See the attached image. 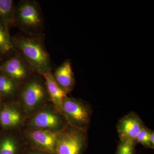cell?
Returning <instances> with one entry per match:
<instances>
[{
  "label": "cell",
  "mask_w": 154,
  "mask_h": 154,
  "mask_svg": "<svg viewBox=\"0 0 154 154\" xmlns=\"http://www.w3.org/2000/svg\"><path fill=\"white\" fill-rule=\"evenodd\" d=\"M43 35L18 34L12 36V42L16 51L25 58L36 73L42 75L52 71L51 61L48 52Z\"/></svg>",
  "instance_id": "cell-1"
},
{
  "label": "cell",
  "mask_w": 154,
  "mask_h": 154,
  "mask_svg": "<svg viewBox=\"0 0 154 154\" xmlns=\"http://www.w3.org/2000/svg\"><path fill=\"white\" fill-rule=\"evenodd\" d=\"M18 101L28 117L51 102L41 75L35 73L21 85Z\"/></svg>",
  "instance_id": "cell-2"
},
{
  "label": "cell",
  "mask_w": 154,
  "mask_h": 154,
  "mask_svg": "<svg viewBox=\"0 0 154 154\" xmlns=\"http://www.w3.org/2000/svg\"><path fill=\"white\" fill-rule=\"evenodd\" d=\"M14 26L24 34L42 35L44 20L39 3L34 0L20 1L16 5Z\"/></svg>",
  "instance_id": "cell-3"
},
{
  "label": "cell",
  "mask_w": 154,
  "mask_h": 154,
  "mask_svg": "<svg viewBox=\"0 0 154 154\" xmlns=\"http://www.w3.org/2000/svg\"><path fill=\"white\" fill-rule=\"evenodd\" d=\"M68 125L63 113L49 102L28 116L22 131L43 130L59 133Z\"/></svg>",
  "instance_id": "cell-4"
},
{
  "label": "cell",
  "mask_w": 154,
  "mask_h": 154,
  "mask_svg": "<svg viewBox=\"0 0 154 154\" xmlns=\"http://www.w3.org/2000/svg\"><path fill=\"white\" fill-rule=\"evenodd\" d=\"M61 113L69 125L88 132L93 113L91 105L88 102L67 96L63 102Z\"/></svg>",
  "instance_id": "cell-5"
},
{
  "label": "cell",
  "mask_w": 154,
  "mask_h": 154,
  "mask_svg": "<svg viewBox=\"0 0 154 154\" xmlns=\"http://www.w3.org/2000/svg\"><path fill=\"white\" fill-rule=\"evenodd\" d=\"M88 143V132L68 125L59 133L55 154H82Z\"/></svg>",
  "instance_id": "cell-6"
},
{
  "label": "cell",
  "mask_w": 154,
  "mask_h": 154,
  "mask_svg": "<svg viewBox=\"0 0 154 154\" xmlns=\"http://www.w3.org/2000/svg\"><path fill=\"white\" fill-rule=\"evenodd\" d=\"M0 72L20 85L25 82L35 73L25 58L17 51L0 64Z\"/></svg>",
  "instance_id": "cell-7"
},
{
  "label": "cell",
  "mask_w": 154,
  "mask_h": 154,
  "mask_svg": "<svg viewBox=\"0 0 154 154\" xmlns=\"http://www.w3.org/2000/svg\"><path fill=\"white\" fill-rule=\"evenodd\" d=\"M28 116L18 101L6 102L0 111L2 129L22 130Z\"/></svg>",
  "instance_id": "cell-8"
},
{
  "label": "cell",
  "mask_w": 154,
  "mask_h": 154,
  "mask_svg": "<svg viewBox=\"0 0 154 154\" xmlns=\"http://www.w3.org/2000/svg\"><path fill=\"white\" fill-rule=\"evenodd\" d=\"M59 133L43 130L22 131L23 136L28 145L49 154H55Z\"/></svg>",
  "instance_id": "cell-9"
},
{
  "label": "cell",
  "mask_w": 154,
  "mask_h": 154,
  "mask_svg": "<svg viewBox=\"0 0 154 154\" xmlns=\"http://www.w3.org/2000/svg\"><path fill=\"white\" fill-rule=\"evenodd\" d=\"M2 130L0 134V154H20L21 152H23L27 143L22 131Z\"/></svg>",
  "instance_id": "cell-10"
},
{
  "label": "cell",
  "mask_w": 154,
  "mask_h": 154,
  "mask_svg": "<svg viewBox=\"0 0 154 154\" xmlns=\"http://www.w3.org/2000/svg\"><path fill=\"white\" fill-rule=\"evenodd\" d=\"M144 126L140 116L134 112H130L119 121L117 130L120 140L135 142L136 138Z\"/></svg>",
  "instance_id": "cell-11"
},
{
  "label": "cell",
  "mask_w": 154,
  "mask_h": 154,
  "mask_svg": "<svg viewBox=\"0 0 154 154\" xmlns=\"http://www.w3.org/2000/svg\"><path fill=\"white\" fill-rule=\"evenodd\" d=\"M52 74L56 82L67 94L73 91L75 80L70 60H66Z\"/></svg>",
  "instance_id": "cell-12"
},
{
  "label": "cell",
  "mask_w": 154,
  "mask_h": 154,
  "mask_svg": "<svg viewBox=\"0 0 154 154\" xmlns=\"http://www.w3.org/2000/svg\"><path fill=\"white\" fill-rule=\"evenodd\" d=\"M44 78L51 102L59 111L61 112V107L65 97L67 94L60 87L54 80L52 71L42 75Z\"/></svg>",
  "instance_id": "cell-13"
},
{
  "label": "cell",
  "mask_w": 154,
  "mask_h": 154,
  "mask_svg": "<svg viewBox=\"0 0 154 154\" xmlns=\"http://www.w3.org/2000/svg\"><path fill=\"white\" fill-rule=\"evenodd\" d=\"M21 86L0 72V96L5 102L18 101Z\"/></svg>",
  "instance_id": "cell-14"
},
{
  "label": "cell",
  "mask_w": 154,
  "mask_h": 154,
  "mask_svg": "<svg viewBox=\"0 0 154 154\" xmlns=\"http://www.w3.org/2000/svg\"><path fill=\"white\" fill-rule=\"evenodd\" d=\"M9 27L0 19V53L3 57H11L17 52L12 42V36L10 35Z\"/></svg>",
  "instance_id": "cell-15"
},
{
  "label": "cell",
  "mask_w": 154,
  "mask_h": 154,
  "mask_svg": "<svg viewBox=\"0 0 154 154\" xmlns=\"http://www.w3.org/2000/svg\"><path fill=\"white\" fill-rule=\"evenodd\" d=\"M15 9L13 0H0V19L9 27L14 26Z\"/></svg>",
  "instance_id": "cell-16"
},
{
  "label": "cell",
  "mask_w": 154,
  "mask_h": 154,
  "mask_svg": "<svg viewBox=\"0 0 154 154\" xmlns=\"http://www.w3.org/2000/svg\"><path fill=\"white\" fill-rule=\"evenodd\" d=\"M135 144L132 140H120L116 154H134Z\"/></svg>",
  "instance_id": "cell-17"
},
{
  "label": "cell",
  "mask_w": 154,
  "mask_h": 154,
  "mask_svg": "<svg viewBox=\"0 0 154 154\" xmlns=\"http://www.w3.org/2000/svg\"><path fill=\"white\" fill-rule=\"evenodd\" d=\"M151 131L144 126L136 138L135 142L140 143L146 148H152L150 142V136Z\"/></svg>",
  "instance_id": "cell-18"
},
{
  "label": "cell",
  "mask_w": 154,
  "mask_h": 154,
  "mask_svg": "<svg viewBox=\"0 0 154 154\" xmlns=\"http://www.w3.org/2000/svg\"><path fill=\"white\" fill-rule=\"evenodd\" d=\"M23 154H49L38 149L30 146L27 144V147Z\"/></svg>",
  "instance_id": "cell-19"
},
{
  "label": "cell",
  "mask_w": 154,
  "mask_h": 154,
  "mask_svg": "<svg viewBox=\"0 0 154 154\" xmlns=\"http://www.w3.org/2000/svg\"><path fill=\"white\" fill-rule=\"evenodd\" d=\"M150 142L152 149H154V133L153 131H151L150 136Z\"/></svg>",
  "instance_id": "cell-20"
},
{
  "label": "cell",
  "mask_w": 154,
  "mask_h": 154,
  "mask_svg": "<svg viewBox=\"0 0 154 154\" xmlns=\"http://www.w3.org/2000/svg\"><path fill=\"white\" fill-rule=\"evenodd\" d=\"M4 103H5V102H4L3 99H2V97L0 96V111L2 110V108Z\"/></svg>",
  "instance_id": "cell-21"
},
{
  "label": "cell",
  "mask_w": 154,
  "mask_h": 154,
  "mask_svg": "<svg viewBox=\"0 0 154 154\" xmlns=\"http://www.w3.org/2000/svg\"><path fill=\"white\" fill-rule=\"evenodd\" d=\"M3 58H4V57H3L2 55L0 53V64H1L3 62V61H4L3 60Z\"/></svg>",
  "instance_id": "cell-22"
}]
</instances>
